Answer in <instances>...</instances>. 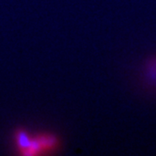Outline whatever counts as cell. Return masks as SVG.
I'll use <instances>...</instances> for the list:
<instances>
[{
	"instance_id": "obj_2",
	"label": "cell",
	"mask_w": 156,
	"mask_h": 156,
	"mask_svg": "<svg viewBox=\"0 0 156 156\" xmlns=\"http://www.w3.org/2000/svg\"><path fill=\"white\" fill-rule=\"evenodd\" d=\"M144 75L147 83L156 87V57L147 62L145 66Z\"/></svg>"
},
{
	"instance_id": "obj_1",
	"label": "cell",
	"mask_w": 156,
	"mask_h": 156,
	"mask_svg": "<svg viewBox=\"0 0 156 156\" xmlns=\"http://www.w3.org/2000/svg\"><path fill=\"white\" fill-rule=\"evenodd\" d=\"M13 146L19 154L39 155L51 153L59 147V138L52 133H31L24 128L13 133Z\"/></svg>"
}]
</instances>
